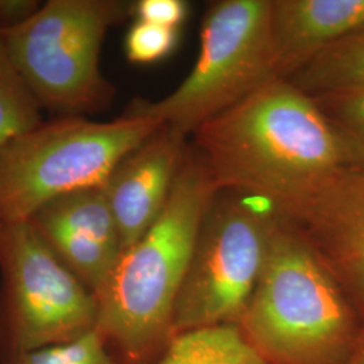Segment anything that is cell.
Here are the masks:
<instances>
[{
    "label": "cell",
    "instance_id": "obj_1",
    "mask_svg": "<svg viewBox=\"0 0 364 364\" xmlns=\"http://www.w3.org/2000/svg\"><path fill=\"white\" fill-rule=\"evenodd\" d=\"M220 191L277 208L344 169L338 141L312 96L285 78L263 84L192 134Z\"/></svg>",
    "mask_w": 364,
    "mask_h": 364
},
{
    "label": "cell",
    "instance_id": "obj_2",
    "mask_svg": "<svg viewBox=\"0 0 364 364\" xmlns=\"http://www.w3.org/2000/svg\"><path fill=\"white\" fill-rule=\"evenodd\" d=\"M221 191L188 149L169 200L149 231L117 260L97 296V326L126 364H153L174 338V309L200 228Z\"/></svg>",
    "mask_w": 364,
    "mask_h": 364
},
{
    "label": "cell",
    "instance_id": "obj_3",
    "mask_svg": "<svg viewBox=\"0 0 364 364\" xmlns=\"http://www.w3.org/2000/svg\"><path fill=\"white\" fill-rule=\"evenodd\" d=\"M363 318L311 245L274 213L258 285L236 326L266 364H348Z\"/></svg>",
    "mask_w": 364,
    "mask_h": 364
},
{
    "label": "cell",
    "instance_id": "obj_4",
    "mask_svg": "<svg viewBox=\"0 0 364 364\" xmlns=\"http://www.w3.org/2000/svg\"><path fill=\"white\" fill-rule=\"evenodd\" d=\"M164 124L124 112L112 122L63 117L15 138L0 151V213L27 221L57 197L105 186L117 165Z\"/></svg>",
    "mask_w": 364,
    "mask_h": 364
},
{
    "label": "cell",
    "instance_id": "obj_5",
    "mask_svg": "<svg viewBox=\"0 0 364 364\" xmlns=\"http://www.w3.org/2000/svg\"><path fill=\"white\" fill-rule=\"evenodd\" d=\"M132 4L117 0H49L19 26L1 28L14 65L41 107L65 117L99 111L114 96L100 69L107 31Z\"/></svg>",
    "mask_w": 364,
    "mask_h": 364
},
{
    "label": "cell",
    "instance_id": "obj_6",
    "mask_svg": "<svg viewBox=\"0 0 364 364\" xmlns=\"http://www.w3.org/2000/svg\"><path fill=\"white\" fill-rule=\"evenodd\" d=\"M278 77L270 0H221L209 7L195 66L158 102H132L126 112L151 117L188 138L210 117Z\"/></svg>",
    "mask_w": 364,
    "mask_h": 364
},
{
    "label": "cell",
    "instance_id": "obj_7",
    "mask_svg": "<svg viewBox=\"0 0 364 364\" xmlns=\"http://www.w3.org/2000/svg\"><path fill=\"white\" fill-rule=\"evenodd\" d=\"M0 352L10 356L96 329L97 299L28 221L0 230Z\"/></svg>",
    "mask_w": 364,
    "mask_h": 364
},
{
    "label": "cell",
    "instance_id": "obj_8",
    "mask_svg": "<svg viewBox=\"0 0 364 364\" xmlns=\"http://www.w3.org/2000/svg\"><path fill=\"white\" fill-rule=\"evenodd\" d=\"M246 196L221 191L196 242L174 309V336L236 326L258 285L267 257L274 212Z\"/></svg>",
    "mask_w": 364,
    "mask_h": 364
},
{
    "label": "cell",
    "instance_id": "obj_9",
    "mask_svg": "<svg viewBox=\"0 0 364 364\" xmlns=\"http://www.w3.org/2000/svg\"><path fill=\"white\" fill-rule=\"evenodd\" d=\"M273 209L311 245L364 320V171L341 169Z\"/></svg>",
    "mask_w": 364,
    "mask_h": 364
},
{
    "label": "cell",
    "instance_id": "obj_10",
    "mask_svg": "<svg viewBox=\"0 0 364 364\" xmlns=\"http://www.w3.org/2000/svg\"><path fill=\"white\" fill-rule=\"evenodd\" d=\"M27 221L97 299L123 252L105 186L57 197Z\"/></svg>",
    "mask_w": 364,
    "mask_h": 364
},
{
    "label": "cell",
    "instance_id": "obj_11",
    "mask_svg": "<svg viewBox=\"0 0 364 364\" xmlns=\"http://www.w3.org/2000/svg\"><path fill=\"white\" fill-rule=\"evenodd\" d=\"M186 150V138L164 124L131 151L105 182L123 251L138 242L162 213Z\"/></svg>",
    "mask_w": 364,
    "mask_h": 364
},
{
    "label": "cell",
    "instance_id": "obj_12",
    "mask_svg": "<svg viewBox=\"0 0 364 364\" xmlns=\"http://www.w3.org/2000/svg\"><path fill=\"white\" fill-rule=\"evenodd\" d=\"M364 25V0H270L278 77H290L328 46Z\"/></svg>",
    "mask_w": 364,
    "mask_h": 364
},
{
    "label": "cell",
    "instance_id": "obj_13",
    "mask_svg": "<svg viewBox=\"0 0 364 364\" xmlns=\"http://www.w3.org/2000/svg\"><path fill=\"white\" fill-rule=\"evenodd\" d=\"M287 80L311 96L364 85V25L318 53Z\"/></svg>",
    "mask_w": 364,
    "mask_h": 364
},
{
    "label": "cell",
    "instance_id": "obj_14",
    "mask_svg": "<svg viewBox=\"0 0 364 364\" xmlns=\"http://www.w3.org/2000/svg\"><path fill=\"white\" fill-rule=\"evenodd\" d=\"M153 364H266L236 326L176 335Z\"/></svg>",
    "mask_w": 364,
    "mask_h": 364
},
{
    "label": "cell",
    "instance_id": "obj_15",
    "mask_svg": "<svg viewBox=\"0 0 364 364\" xmlns=\"http://www.w3.org/2000/svg\"><path fill=\"white\" fill-rule=\"evenodd\" d=\"M312 97L338 141L344 169L364 171V85Z\"/></svg>",
    "mask_w": 364,
    "mask_h": 364
},
{
    "label": "cell",
    "instance_id": "obj_16",
    "mask_svg": "<svg viewBox=\"0 0 364 364\" xmlns=\"http://www.w3.org/2000/svg\"><path fill=\"white\" fill-rule=\"evenodd\" d=\"M41 105L14 65L0 28V151L42 123Z\"/></svg>",
    "mask_w": 364,
    "mask_h": 364
},
{
    "label": "cell",
    "instance_id": "obj_17",
    "mask_svg": "<svg viewBox=\"0 0 364 364\" xmlns=\"http://www.w3.org/2000/svg\"><path fill=\"white\" fill-rule=\"evenodd\" d=\"M0 364H126L111 350L103 335L93 329L72 341L1 356Z\"/></svg>",
    "mask_w": 364,
    "mask_h": 364
},
{
    "label": "cell",
    "instance_id": "obj_18",
    "mask_svg": "<svg viewBox=\"0 0 364 364\" xmlns=\"http://www.w3.org/2000/svg\"><path fill=\"white\" fill-rule=\"evenodd\" d=\"M178 39L180 34L177 28L156 26L136 21L126 34V57L132 64H154L174 52Z\"/></svg>",
    "mask_w": 364,
    "mask_h": 364
},
{
    "label": "cell",
    "instance_id": "obj_19",
    "mask_svg": "<svg viewBox=\"0 0 364 364\" xmlns=\"http://www.w3.org/2000/svg\"><path fill=\"white\" fill-rule=\"evenodd\" d=\"M189 14L183 0H139L132 4L131 15L136 21L168 28H180Z\"/></svg>",
    "mask_w": 364,
    "mask_h": 364
},
{
    "label": "cell",
    "instance_id": "obj_20",
    "mask_svg": "<svg viewBox=\"0 0 364 364\" xmlns=\"http://www.w3.org/2000/svg\"><path fill=\"white\" fill-rule=\"evenodd\" d=\"M39 7L38 0H0V27L11 28L25 23Z\"/></svg>",
    "mask_w": 364,
    "mask_h": 364
},
{
    "label": "cell",
    "instance_id": "obj_21",
    "mask_svg": "<svg viewBox=\"0 0 364 364\" xmlns=\"http://www.w3.org/2000/svg\"><path fill=\"white\" fill-rule=\"evenodd\" d=\"M348 364H364V320L360 335H359V338L356 341V346L353 348L351 359H350V363Z\"/></svg>",
    "mask_w": 364,
    "mask_h": 364
},
{
    "label": "cell",
    "instance_id": "obj_22",
    "mask_svg": "<svg viewBox=\"0 0 364 364\" xmlns=\"http://www.w3.org/2000/svg\"><path fill=\"white\" fill-rule=\"evenodd\" d=\"M3 224H4V220H3V218H1V213H0V230H1Z\"/></svg>",
    "mask_w": 364,
    "mask_h": 364
}]
</instances>
